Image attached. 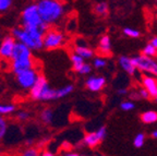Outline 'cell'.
<instances>
[{"mask_svg":"<svg viewBox=\"0 0 157 156\" xmlns=\"http://www.w3.org/2000/svg\"><path fill=\"white\" fill-rule=\"evenodd\" d=\"M141 119L144 123H153V122L157 121V112L150 110L141 115Z\"/></svg>","mask_w":157,"mask_h":156,"instance_id":"cell-18","label":"cell"},{"mask_svg":"<svg viewBox=\"0 0 157 156\" xmlns=\"http://www.w3.org/2000/svg\"><path fill=\"white\" fill-rule=\"evenodd\" d=\"M105 83L106 80L103 76H91V78H88L86 80L85 85L92 92H98V91H101L104 88Z\"/></svg>","mask_w":157,"mask_h":156,"instance_id":"cell-11","label":"cell"},{"mask_svg":"<svg viewBox=\"0 0 157 156\" xmlns=\"http://www.w3.org/2000/svg\"><path fill=\"white\" fill-rule=\"evenodd\" d=\"M40 156H55V155H54V154L52 153V152L45 151V152H43V153L40 154Z\"/></svg>","mask_w":157,"mask_h":156,"instance_id":"cell-35","label":"cell"},{"mask_svg":"<svg viewBox=\"0 0 157 156\" xmlns=\"http://www.w3.org/2000/svg\"><path fill=\"white\" fill-rule=\"evenodd\" d=\"M8 131V122L3 116H0V140L6 137Z\"/></svg>","mask_w":157,"mask_h":156,"instance_id":"cell-23","label":"cell"},{"mask_svg":"<svg viewBox=\"0 0 157 156\" xmlns=\"http://www.w3.org/2000/svg\"><path fill=\"white\" fill-rule=\"evenodd\" d=\"M74 53L83 59L92 58L94 54L93 50H92L90 47L86 46V45H76V46L74 47Z\"/></svg>","mask_w":157,"mask_h":156,"instance_id":"cell-13","label":"cell"},{"mask_svg":"<svg viewBox=\"0 0 157 156\" xmlns=\"http://www.w3.org/2000/svg\"><path fill=\"white\" fill-rule=\"evenodd\" d=\"M39 74L37 73V71L35 69H31V70L24 71L22 73H20L17 76V81L19 83V85L22 88H31L35 85V83L38 80Z\"/></svg>","mask_w":157,"mask_h":156,"instance_id":"cell-7","label":"cell"},{"mask_svg":"<svg viewBox=\"0 0 157 156\" xmlns=\"http://www.w3.org/2000/svg\"><path fill=\"white\" fill-rule=\"evenodd\" d=\"M128 91L125 90V88H120V90H118V94H120V95H124V94H127Z\"/></svg>","mask_w":157,"mask_h":156,"instance_id":"cell-36","label":"cell"},{"mask_svg":"<svg viewBox=\"0 0 157 156\" xmlns=\"http://www.w3.org/2000/svg\"><path fill=\"white\" fill-rule=\"evenodd\" d=\"M96 133H97L98 138L101 139V141H103L104 139L106 138V128L105 127H101L99 129L96 131Z\"/></svg>","mask_w":157,"mask_h":156,"instance_id":"cell-31","label":"cell"},{"mask_svg":"<svg viewBox=\"0 0 157 156\" xmlns=\"http://www.w3.org/2000/svg\"><path fill=\"white\" fill-rule=\"evenodd\" d=\"M29 59H33L32 50H31L29 47L25 46L24 44L17 41V44H15V47H14V50H13L11 61L29 60Z\"/></svg>","mask_w":157,"mask_h":156,"instance_id":"cell-9","label":"cell"},{"mask_svg":"<svg viewBox=\"0 0 157 156\" xmlns=\"http://www.w3.org/2000/svg\"><path fill=\"white\" fill-rule=\"evenodd\" d=\"M64 44V36L60 31L49 29L43 38V46L47 50H52L61 47Z\"/></svg>","mask_w":157,"mask_h":156,"instance_id":"cell-6","label":"cell"},{"mask_svg":"<svg viewBox=\"0 0 157 156\" xmlns=\"http://www.w3.org/2000/svg\"><path fill=\"white\" fill-rule=\"evenodd\" d=\"M11 33H12V36L19 41V43L24 44L31 50H39V49H42L44 47L42 41H37L36 38H34L23 27H14V29H12Z\"/></svg>","mask_w":157,"mask_h":156,"instance_id":"cell-4","label":"cell"},{"mask_svg":"<svg viewBox=\"0 0 157 156\" xmlns=\"http://www.w3.org/2000/svg\"><path fill=\"white\" fill-rule=\"evenodd\" d=\"M15 111V106L12 104H0V116L11 115Z\"/></svg>","mask_w":157,"mask_h":156,"instance_id":"cell-19","label":"cell"},{"mask_svg":"<svg viewBox=\"0 0 157 156\" xmlns=\"http://www.w3.org/2000/svg\"><path fill=\"white\" fill-rule=\"evenodd\" d=\"M63 156H80L78 154H76V153H72V152H70V153H67V154H64Z\"/></svg>","mask_w":157,"mask_h":156,"instance_id":"cell-39","label":"cell"},{"mask_svg":"<svg viewBox=\"0 0 157 156\" xmlns=\"http://www.w3.org/2000/svg\"><path fill=\"white\" fill-rule=\"evenodd\" d=\"M121 108H122L123 110H131L134 108V104H133L132 102L127 100V102H123L122 104H121Z\"/></svg>","mask_w":157,"mask_h":156,"instance_id":"cell-29","label":"cell"},{"mask_svg":"<svg viewBox=\"0 0 157 156\" xmlns=\"http://www.w3.org/2000/svg\"><path fill=\"white\" fill-rule=\"evenodd\" d=\"M83 142L90 147H95L98 144L101 143V139L98 138L96 132H90V133L85 134V137L83 139Z\"/></svg>","mask_w":157,"mask_h":156,"instance_id":"cell-14","label":"cell"},{"mask_svg":"<svg viewBox=\"0 0 157 156\" xmlns=\"http://www.w3.org/2000/svg\"><path fill=\"white\" fill-rule=\"evenodd\" d=\"M151 44H152L153 46H154L155 48L157 49V37H154V38L152 39V41H151Z\"/></svg>","mask_w":157,"mask_h":156,"instance_id":"cell-37","label":"cell"},{"mask_svg":"<svg viewBox=\"0 0 157 156\" xmlns=\"http://www.w3.org/2000/svg\"><path fill=\"white\" fill-rule=\"evenodd\" d=\"M142 55H144V56H146V57H151V58H153V57L157 56V49L155 48L152 44H148V45H146V46L144 47Z\"/></svg>","mask_w":157,"mask_h":156,"instance_id":"cell-21","label":"cell"},{"mask_svg":"<svg viewBox=\"0 0 157 156\" xmlns=\"http://www.w3.org/2000/svg\"><path fill=\"white\" fill-rule=\"evenodd\" d=\"M144 139H145V137H144V134L143 133H139L135 137V139H134V146L135 147H141L144 144Z\"/></svg>","mask_w":157,"mask_h":156,"instance_id":"cell-27","label":"cell"},{"mask_svg":"<svg viewBox=\"0 0 157 156\" xmlns=\"http://www.w3.org/2000/svg\"><path fill=\"white\" fill-rule=\"evenodd\" d=\"M70 58H71L73 69L75 71H78V72H80V70H81V69L83 68L84 64H84V59L81 58L80 56H78V55H76L75 53H74V54H71Z\"/></svg>","mask_w":157,"mask_h":156,"instance_id":"cell-17","label":"cell"},{"mask_svg":"<svg viewBox=\"0 0 157 156\" xmlns=\"http://www.w3.org/2000/svg\"><path fill=\"white\" fill-rule=\"evenodd\" d=\"M54 119V111L50 108H45L40 112V120L43 123L45 124H50Z\"/></svg>","mask_w":157,"mask_h":156,"instance_id":"cell-16","label":"cell"},{"mask_svg":"<svg viewBox=\"0 0 157 156\" xmlns=\"http://www.w3.org/2000/svg\"><path fill=\"white\" fill-rule=\"evenodd\" d=\"M15 44H17V41H15L14 37L12 35H7L2 39L1 45H0V58L5 59V60L12 58Z\"/></svg>","mask_w":157,"mask_h":156,"instance_id":"cell-8","label":"cell"},{"mask_svg":"<svg viewBox=\"0 0 157 156\" xmlns=\"http://www.w3.org/2000/svg\"><path fill=\"white\" fill-rule=\"evenodd\" d=\"M91 71H92L91 66H90V64H85L83 66V68H82L81 70H80V72H78V73H81V74H87V73H90Z\"/></svg>","mask_w":157,"mask_h":156,"instance_id":"cell-33","label":"cell"},{"mask_svg":"<svg viewBox=\"0 0 157 156\" xmlns=\"http://www.w3.org/2000/svg\"><path fill=\"white\" fill-rule=\"evenodd\" d=\"M110 49H111V46H110V38L109 36L105 35L101 38L99 41V50H101V54L103 55H110Z\"/></svg>","mask_w":157,"mask_h":156,"instance_id":"cell-15","label":"cell"},{"mask_svg":"<svg viewBox=\"0 0 157 156\" xmlns=\"http://www.w3.org/2000/svg\"><path fill=\"white\" fill-rule=\"evenodd\" d=\"M22 27H36L43 24V20L39 15L37 3H31L23 9L22 14Z\"/></svg>","mask_w":157,"mask_h":156,"instance_id":"cell-3","label":"cell"},{"mask_svg":"<svg viewBox=\"0 0 157 156\" xmlns=\"http://www.w3.org/2000/svg\"><path fill=\"white\" fill-rule=\"evenodd\" d=\"M9 67L11 68V64L8 62V60H5V59H0V68L1 69H9Z\"/></svg>","mask_w":157,"mask_h":156,"instance_id":"cell-34","label":"cell"},{"mask_svg":"<svg viewBox=\"0 0 157 156\" xmlns=\"http://www.w3.org/2000/svg\"><path fill=\"white\" fill-rule=\"evenodd\" d=\"M156 100H157V97H156Z\"/></svg>","mask_w":157,"mask_h":156,"instance_id":"cell-41","label":"cell"},{"mask_svg":"<svg viewBox=\"0 0 157 156\" xmlns=\"http://www.w3.org/2000/svg\"><path fill=\"white\" fill-rule=\"evenodd\" d=\"M33 143H34V140H32V139L25 140V144H26V145H29V146H31Z\"/></svg>","mask_w":157,"mask_h":156,"instance_id":"cell-38","label":"cell"},{"mask_svg":"<svg viewBox=\"0 0 157 156\" xmlns=\"http://www.w3.org/2000/svg\"><path fill=\"white\" fill-rule=\"evenodd\" d=\"M12 5V1L11 0H0V11L1 12H5L8 9H10Z\"/></svg>","mask_w":157,"mask_h":156,"instance_id":"cell-26","label":"cell"},{"mask_svg":"<svg viewBox=\"0 0 157 156\" xmlns=\"http://www.w3.org/2000/svg\"><path fill=\"white\" fill-rule=\"evenodd\" d=\"M123 33H124L127 36H130V37H139L141 34V33L139 32V31H136V29H129V27H127V29H123Z\"/></svg>","mask_w":157,"mask_h":156,"instance_id":"cell-28","label":"cell"},{"mask_svg":"<svg viewBox=\"0 0 157 156\" xmlns=\"http://www.w3.org/2000/svg\"><path fill=\"white\" fill-rule=\"evenodd\" d=\"M142 85H143V88L148 92L151 97H153V98L157 97V80L156 79L143 74Z\"/></svg>","mask_w":157,"mask_h":156,"instance_id":"cell-10","label":"cell"},{"mask_svg":"<svg viewBox=\"0 0 157 156\" xmlns=\"http://www.w3.org/2000/svg\"><path fill=\"white\" fill-rule=\"evenodd\" d=\"M119 64L123 70L129 74H134L135 72V67L132 62V58H128L125 56H122L119 58Z\"/></svg>","mask_w":157,"mask_h":156,"instance_id":"cell-12","label":"cell"},{"mask_svg":"<svg viewBox=\"0 0 157 156\" xmlns=\"http://www.w3.org/2000/svg\"><path fill=\"white\" fill-rule=\"evenodd\" d=\"M94 12L98 15H106L108 13V6L106 2H99L94 7Z\"/></svg>","mask_w":157,"mask_h":156,"instance_id":"cell-20","label":"cell"},{"mask_svg":"<svg viewBox=\"0 0 157 156\" xmlns=\"http://www.w3.org/2000/svg\"><path fill=\"white\" fill-rule=\"evenodd\" d=\"M152 137L155 138V139H157V130H156V131L153 132V133H152Z\"/></svg>","mask_w":157,"mask_h":156,"instance_id":"cell-40","label":"cell"},{"mask_svg":"<svg viewBox=\"0 0 157 156\" xmlns=\"http://www.w3.org/2000/svg\"><path fill=\"white\" fill-rule=\"evenodd\" d=\"M139 94H140V97H142V98H150L151 97L150 94H148V92H147L144 88H139Z\"/></svg>","mask_w":157,"mask_h":156,"instance_id":"cell-32","label":"cell"},{"mask_svg":"<svg viewBox=\"0 0 157 156\" xmlns=\"http://www.w3.org/2000/svg\"><path fill=\"white\" fill-rule=\"evenodd\" d=\"M93 64L95 68H103V67L106 66V61L101 58H98V59H95V60H94Z\"/></svg>","mask_w":157,"mask_h":156,"instance_id":"cell-30","label":"cell"},{"mask_svg":"<svg viewBox=\"0 0 157 156\" xmlns=\"http://www.w3.org/2000/svg\"><path fill=\"white\" fill-rule=\"evenodd\" d=\"M29 117H31V114L26 110H20L17 112V119L19 121H26L29 119Z\"/></svg>","mask_w":157,"mask_h":156,"instance_id":"cell-24","label":"cell"},{"mask_svg":"<svg viewBox=\"0 0 157 156\" xmlns=\"http://www.w3.org/2000/svg\"><path fill=\"white\" fill-rule=\"evenodd\" d=\"M132 62L135 68L139 70L148 72V73L157 76V60L155 59L146 57L144 55H140V56L132 58Z\"/></svg>","mask_w":157,"mask_h":156,"instance_id":"cell-5","label":"cell"},{"mask_svg":"<svg viewBox=\"0 0 157 156\" xmlns=\"http://www.w3.org/2000/svg\"><path fill=\"white\" fill-rule=\"evenodd\" d=\"M39 15L43 22L48 25L55 24L64 14V6L56 0H40L37 2Z\"/></svg>","mask_w":157,"mask_h":156,"instance_id":"cell-1","label":"cell"},{"mask_svg":"<svg viewBox=\"0 0 157 156\" xmlns=\"http://www.w3.org/2000/svg\"><path fill=\"white\" fill-rule=\"evenodd\" d=\"M29 96L35 100H52L57 98V90L49 88L46 78L39 74L35 85L29 90Z\"/></svg>","mask_w":157,"mask_h":156,"instance_id":"cell-2","label":"cell"},{"mask_svg":"<svg viewBox=\"0 0 157 156\" xmlns=\"http://www.w3.org/2000/svg\"><path fill=\"white\" fill-rule=\"evenodd\" d=\"M21 156H40V155H39V152L37 149H34V147H29V149H26L24 152H23Z\"/></svg>","mask_w":157,"mask_h":156,"instance_id":"cell-25","label":"cell"},{"mask_svg":"<svg viewBox=\"0 0 157 156\" xmlns=\"http://www.w3.org/2000/svg\"><path fill=\"white\" fill-rule=\"evenodd\" d=\"M72 91H73V85H71V84H69V85L64 86V88H60V90H57V98L64 97V96L69 95Z\"/></svg>","mask_w":157,"mask_h":156,"instance_id":"cell-22","label":"cell"}]
</instances>
